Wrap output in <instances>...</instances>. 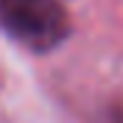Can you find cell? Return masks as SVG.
<instances>
[{"label": "cell", "instance_id": "cell-1", "mask_svg": "<svg viewBox=\"0 0 123 123\" xmlns=\"http://www.w3.org/2000/svg\"><path fill=\"white\" fill-rule=\"evenodd\" d=\"M0 25L34 53H48L70 37V17L59 0H0Z\"/></svg>", "mask_w": 123, "mask_h": 123}]
</instances>
